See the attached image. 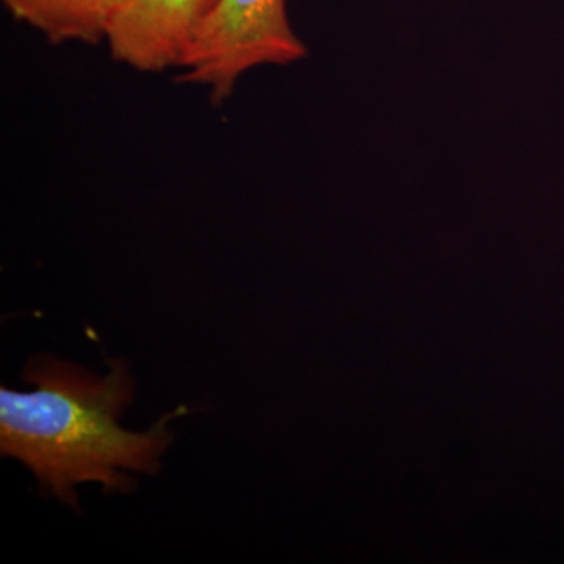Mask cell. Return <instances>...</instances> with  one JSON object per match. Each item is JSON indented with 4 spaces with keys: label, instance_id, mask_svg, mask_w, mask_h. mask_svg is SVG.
Instances as JSON below:
<instances>
[{
    "label": "cell",
    "instance_id": "6da1fadb",
    "mask_svg": "<svg viewBox=\"0 0 564 564\" xmlns=\"http://www.w3.org/2000/svg\"><path fill=\"white\" fill-rule=\"evenodd\" d=\"M109 364L110 373L96 377L76 364L35 356L24 372L35 391H0L2 455L20 459L74 508L76 485L98 481L106 491H122L135 484L122 470L159 473V458L172 443L169 423L187 413L182 406L144 433L121 429L133 381L124 361Z\"/></svg>",
    "mask_w": 564,
    "mask_h": 564
},
{
    "label": "cell",
    "instance_id": "277c9868",
    "mask_svg": "<svg viewBox=\"0 0 564 564\" xmlns=\"http://www.w3.org/2000/svg\"><path fill=\"white\" fill-rule=\"evenodd\" d=\"M17 21L35 29L52 44H98L122 0H2Z\"/></svg>",
    "mask_w": 564,
    "mask_h": 564
},
{
    "label": "cell",
    "instance_id": "3957f363",
    "mask_svg": "<svg viewBox=\"0 0 564 564\" xmlns=\"http://www.w3.org/2000/svg\"><path fill=\"white\" fill-rule=\"evenodd\" d=\"M221 0H122L107 32L111 58L140 73L180 68Z\"/></svg>",
    "mask_w": 564,
    "mask_h": 564
},
{
    "label": "cell",
    "instance_id": "7a4b0ae2",
    "mask_svg": "<svg viewBox=\"0 0 564 564\" xmlns=\"http://www.w3.org/2000/svg\"><path fill=\"white\" fill-rule=\"evenodd\" d=\"M306 55L289 21L288 0H221L185 54L181 79L207 88L212 101L221 104L248 70L291 65Z\"/></svg>",
    "mask_w": 564,
    "mask_h": 564
}]
</instances>
